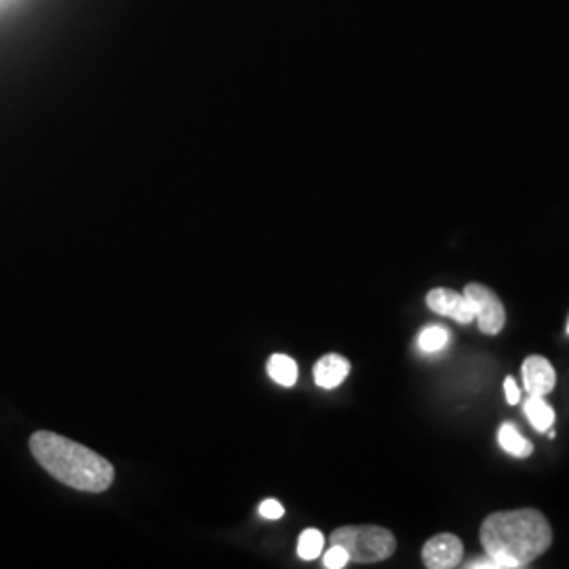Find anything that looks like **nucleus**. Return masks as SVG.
Masks as SVG:
<instances>
[{
    "mask_svg": "<svg viewBox=\"0 0 569 569\" xmlns=\"http://www.w3.org/2000/svg\"><path fill=\"white\" fill-rule=\"evenodd\" d=\"M568 333H569V321H568Z\"/></svg>",
    "mask_w": 569,
    "mask_h": 569,
    "instance_id": "nucleus-18",
    "label": "nucleus"
},
{
    "mask_svg": "<svg viewBox=\"0 0 569 569\" xmlns=\"http://www.w3.org/2000/svg\"><path fill=\"white\" fill-rule=\"evenodd\" d=\"M268 376L281 387H293L298 382V363L287 355H272L268 359Z\"/></svg>",
    "mask_w": 569,
    "mask_h": 569,
    "instance_id": "nucleus-10",
    "label": "nucleus"
},
{
    "mask_svg": "<svg viewBox=\"0 0 569 569\" xmlns=\"http://www.w3.org/2000/svg\"><path fill=\"white\" fill-rule=\"evenodd\" d=\"M348 563H350V555L340 545H331V549L327 550L326 557H323V566L327 569H342Z\"/></svg>",
    "mask_w": 569,
    "mask_h": 569,
    "instance_id": "nucleus-14",
    "label": "nucleus"
},
{
    "mask_svg": "<svg viewBox=\"0 0 569 569\" xmlns=\"http://www.w3.org/2000/svg\"><path fill=\"white\" fill-rule=\"evenodd\" d=\"M331 545L345 547L350 561L378 563L395 555L397 538L392 531L380 526H345L331 533Z\"/></svg>",
    "mask_w": 569,
    "mask_h": 569,
    "instance_id": "nucleus-3",
    "label": "nucleus"
},
{
    "mask_svg": "<svg viewBox=\"0 0 569 569\" xmlns=\"http://www.w3.org/2000/svg\"><path fill=\"white\" fill-rule=\"evenodd\" d=\"M523 387L529 395L545 397L557 387V373L555 367L550 366L549 359L540 355H531L523 363Z\"/></svg>",
    "mask_w": 569,
    "mask_h": 569,
    "instance_id": "nucleus-7",
    "label": "nucleus"
},
{
    "mask_svg": "<svg viewBox=\"0 0 569 569\" xmlns=\"http://www.w3.org/2000/svg\"><path fill=\"white\" fill-rule=\"evenodd\" d=\"M505 392H507V401H509L510 406H517L521 401V392H519V387H517V382L512 378L505 380Z\"/></svg>",
    "mask_w": 569,
    "mask_h": 569,
    "instance_id": "nucleus-17",
    "label": "nucleus"
},
{
    "mask_svg": "<svg viewBox=\"0 0 569 569\" xmlns=\"http://www.w3.org/2000/svg\"><path fill=\"white\" fill-rule=\"evenodd\" d=\"M449 342V331L446 327L441 326H430L427 329H422V333H420V338H418V346H420V350H425V352H439V350H443Z\"/></svg>",
    "mask_w": 569,
    "mask_h": 569,
    "instance_id": "nucleus-13",
    "label": "nucleus"
},
{
    "mask_svg": "<svg viewBox=\"0 0 569 569\" xmlns=\"http://www.w3.org/2000/svg\"><path fill=\"white\" fill-rule=\"evenodd\" d=\"M465 296L475 308V321L486 336H498L507 326V310L500 298L481 283H468Z\"/></svg>",
    "mask_w": 569,
    "mask_h": 569,
    "instance_id": "nucleus-4",
    "label": "nucleus"
},
{
    "mask_svg": "<svg viewBox=\"0 0 569 569\" xmlns=\"http://www.w3.org/2000/svg\"><path fill=\"white\" fill-rule=\"evenodd\" d=\"M350 373V363L342 355H326L315 366V385L319 388H338Z\"/></svg>",
    "mask_w": 569,
    "mask_h": 569,
    "instance_id": "nucleus-8",
    "label": "nucleus"
},
{
    "mask_svg": "<svg viewBox=\"0 0 569 569\" xmlns=\"http://www.w3.org/2000/svg\"><path fill=\"white\" fill-rule=\"evenodd\" d=\"M526 416H528L531 427L540 432H547L555 425L552 407L545 401V397H538V395H529V399L526 401Z\"/></svg>",
    "mask_w": 569,
    "mask_h": 569,
    "instance_id": "nucleus-11",
    "label": "nucleus"
},
{
    "mask_svg": "<svg viewBox=\"0 0 569 569\" xmlns=\"http://www.w3.org/2000/svg\"><path fill=\"white\" fill-rule=\"evenodd\" d=\"M30 451L53 479L68 488L102 493L114 483V467L106 458L56 432H34L30 437Z\"/></svg>",
    "mask_w": 569,
    "mask_h": 569,
    "instance_id": "nucleus-2",
    "label": "nucleus"
},
{
    "mask_svg": "<svg viewBox=\"0 0 569 569\" xmlns=\"http://www.w3.org/2000/svg\"><path fill=\"white\" fill-rule=\"evenodd\" d=\"M498 443H500V448L505 449L510 456H515V458H528L533 453V446L510 422L502 425L498 430Z\"/></svg>",
    "mask_w": 569,
    "mask_h": 569,
    "instance_id": "nucleus-9",
    "label": "nucleus"
},
{
    "mask_svg": "<svg viewBox=\"0 0 569 569\" xmlns=\"http://www.w3.org/2000/svg\"><path fill=\"white\" fill-rule=\"evenodd\" d=\"M467 568L470 569H505V566L500 563V561H496V559H491L489 555L486 557H475V559H470L467 563Z\"/></svg>",
    "mask_w": 569,
    "mask_h": 569,
    "instance_id": "nucleus-16",
    "label": "nucleus"
},
{
    "mask_svg": "<svg viewBox=\"0 0 569 569\" xmlns=\"http://www.w3.org/2000/svg\"><path fill=\"white\" fill-rule=\"evenodd\" d=\"M481 545L505 569L529 568L550 549L552 528L540 510H500L481 523Z\"/></svg>",
    "mask_w": 569,
    "mask_h": 569,
    "instance_id": "nucleus-1",
    "label": "nucleus"
},
{
    "mask_svg": "<svg viewBox=\"0 0 569 569\" xmlns=\"http://www.w3.org/2000/svg\"><path fill=\"white\" fill-rule=\"evenodd\" d=\"M427 306L432 312L449 317V319L458 321L460 326H468L475 321V308L470 305V300L465 293H458L453 289H446V287L430 289L427 296Z\"/></svg>",
    "mask_w": 569,
    "mask_h": 569,
    "instance_id": "nucleus-6",
    "label": "nucleus"
},
{
    "mask_svg": "<svg viewBox=\"0 0 569 569\" xmlns=\"http://www.w3.org/2000/svg\"><path fill=\"white\" fill-rule=\"evenodd\" d=\"M465 557V545L453 533L432 536L422 549V561L428 569L458 568Z\"/></svg>",
    "mask_w": 569,
    "mask_h": 569,
    "instance_id": "nucleus-5",
    "label": "nucleus"
},
{
    "mask_svg": "<svg viewBox=\"0 0 569 569\" xmlns=\"http://www.w3.org/2000/svg\"><path fill=\"white\" fill-rule=\"evenodd\" d=\"M323 547H326V538L319 529H305L298 540V555L305 561H315L323 552Z\"/></svg>",
    "mask_w": 569,
    "mask_h": 569,
    "instance_id": "nucleus-12",
    "label": "nucleus"
},
{
    "mask_svg": "<svg viewBox=\"0 0 569 569\" xmlns=\"http://www.w3.org/2000/svg\"><path fill=\"white\" fill-rule=\"evenodd\" d=\"M260 515H262L264 519H270V521L281 519L284 515L283 505H281L279 500H264V502L260 505Z\"/></svg>",
    "mask_w": 569,
    "mask_h": 569,
    "instance_id": "nucleus-15",
    "label": "nucleus"
}]
</instances>
